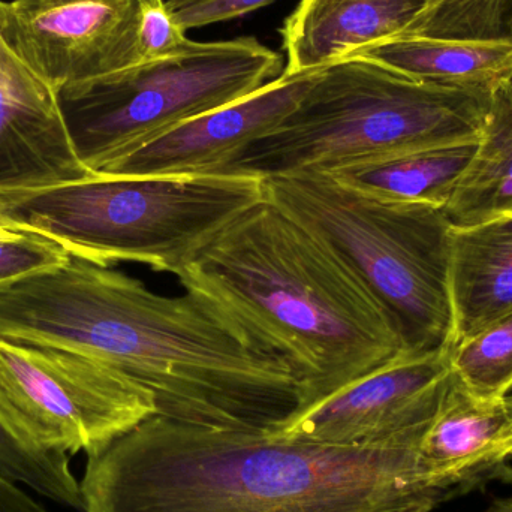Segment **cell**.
Wrapping results in <instances>:
<instances>
[{"label":"cell","mask_w":512,"mask_h":512,"mask_svg":"<svg viewBox=\"0 0 512 512\" xmlns=\"http://www.w3.org/2000/svg\"><path fill=\"white\" fill-rule=\"evenodd\" d=\"M0 474L39 495L77 511L84 510L83 493L71 471L68 454L38 450L18 441L0 423Z\"/></svg>","instance_id":"44dd1931"},{"label":"cell","mask_w":512,"mask_h":512,"mask_svg":"<svg viewBox=\"0 0 512 512\" xmlns=\"http://www.w3.org/2000/svg\"><path fill=\"white\" fill-rule=\"evenodd\" d=\"M0 337L93 358L192 426L265 432L300 403L286 360L206 298L158 294L81 256L0 288Z\"/></svg>","instance_id":"6da1fadb"},{"label":"cell","mask_w":512,"mask_h":512,"mask_svg":"<svg viewBox=\"0 0 512 512\" xmlns=\"http://www.w3.org/2000/svg\"><path fill=\"white\" fill-rule=\"evenodd\" d=\"M402 36L512 47V0H442Z\"/></svg>","instance_id":"d6986e66"},{"label":"cell","mask_w":512,"mask_h":512,"mask_svg":"<svg viewBox=\"0 0 512 512\" xmlns=\"http://www.w3.org/2000/svg\"><path fill=\"white\" fill-rule=\"evenodd\" d=\"M90 176L72 146L56 90L0 36V192Z\"/></svg>","instance_id":"7c38bea8"},{"label":"cell","mask_w":512,"mask_h":512,"mask_svg":"<svg viewBox=\"0 0 512 512\" xmlns=\"http://www.w3.org/2000/svg\"><path fill=\"white\" fill-rule=\"evenodd\" d=\"M493 92L418 83L363 57L321 69L285 122L228 174L334 173L432 147L480 141Z\"/></svg>","instance_id":"5b68a950"},{"label":"cell","mask_w":512,"mask_h":512,"mask_svg":"<svg viewBox=\"0 0 512 512\" xmlns=\"http://www.w3.org/2000/svg\"><path fill=\"white\" fill-rule=\"evenodd\" d=\"M271 2L273 0H165L167 8L186 32L234 20Z\"/></svg>","instance_id":"cb8c5ba5"},{"label":"cell","mask_w":512,"mask_h":512,"mask_svg":"<svg viewBox=\"0 0 512 512\" xmlns=\"http://www.w3.org/2000/svg\"><path fill=\"white\" fill-rule=\"evenodd\" d=\"M426 8V0H300L283 24V72L318 71L399 38Z\"/></svg>","instance_id":"5bb4252c"},{"label":"cell","mask_w":512,"mask_h":512,"mask_svg":"<svg viewBox=\"0 0 512 512\" xmlns=\"http://www.w3.org/2000/svg\"><path fill=\"white\" fill-rule=\"evenodd\" d=\"M318 71L285 74L252 95L171 129L96 174L185 177L228 174L237 159L276 131L298 107Z\"/></svg>","instance_id":"8fae6325"},{"label":"cell","mask_w":512,"mask_h":512,"mask_svg":"<svg viewBox=\"0 0 512 512\" xmlns=\"http://www.w3.org/2000/svg\"><path fill=\"white\" fill-rule=\"evenodd\" d=\"M403 512H424V511H403Z\"/></svg>","instance_id":"f546056e"},{"label":"cell","mask_w":512,"mask_h":512,"mask_svg":"<svg viewBox=\"0 0 512 512\" xmlns=\"http://www.w3.org/2000/svg\"><path fill=\"white\" fill-rule=\"evenodd\" d=\"M264 200V177L93 174L77 182L0 192V225L39 234L81 258L140 262L177 274Z\"/></svg>","instance_id":"277c9868"},{"label":"cell","mask_w":512,"mask_h":512,"mask_svg":"<svg viewBox=\"0 0 512 512\" xmlns=\"http://www.w3.org/2000/svg\"><path fill=\"white\" fill-rule=\"evenodd\" d=\"M430 474L454 498L495 481L512 484V414L505 399H480L451 372L444 397L421 439Z\"/></svg>","instance_id":"4fadbf2b"},{"label":"cell","mask_w":512,"mask_h":512,"mask_svg":"<svg viewBox=\"0 0 512 512\" xmlns=\"http://www.w3.org/2000/svg\"><path fill=\"white\" fill-rule=\"evenodd\" d=\"M442 210L454 228L512 215V78L493 92L477 150Z\"/></svg>","instance_id":"e0dca14e"},{"label":"cell","mask_w":512,"mask_h":512,"mask_svg":"<svg viewBox=\"0 0 512 512\" xmlns=\"http://www.w3.org/2000/svg\"><path fill=\"white\" fill-rule=\"evenodd\" d=\"M264 198L334 252L393 319L408 355L453 346L441 207L358 191L325 173L265 177Z\"/></svg>","instance_id":"8992f818"},{"label":"cell","mask_w":512,"mask_h":512,"mask_svg":"<svg viewBox=\"0 0 512 512\" xmlns=\"http://www.w3.org/2000/svg\"><path fill=\"white\" fill-rule=\"evenodd\" d=\"M451 372L480 399L512 391V313L451 348Z\"/></svg>","instance_id":"ffe728a7"},{"label":"cell","mask_w":512,"mask_h":512,"mask_svg":"<svg viewBox=\"0 0 512 512\" xmlns=\"http://www.w3.org/2000/svg\"><path fill=\"white\" fill-rule=\"evenodd\" d=\"M282 57L252 36L192 42L174 59L140 63L57 92L69 138L92 174L195 117L282 75Z\"/></svg>","instance_id":"52a82bcc"},{"label":"cell","mask_w":512,"mask_h":512,"mask_svg":"<svg viewBox=\"0 0 512 512\" xmlns=\"http://www.w3.org/2000/svg\"><path fill=\"white\" fill-rule=\"evenodd\" d=\"M427 2V8H430V6L438 5L439 2H442V0H426Z\"/></svg>","instance_id":"83f0119b"},{"label":"cell","mask_w":512,"mask_h":512,"mask_svg":"<svg viewBox=\"0 0 512 512\" xmlns=\"http://www.w3.org/2000/svg\"><path fill=\"white\" fill-rule=\"evenodd\" d=\"M20 231L9 230V228L0 225V240L11 239V237L17 236Z\"/></svg>","instance_id":"4316f807"},{"label":"cell","mask_w":512,"mask_h":512,"mask_svg":"<svg viewBox=\"0 0 512 512\" xmlns=\"http://www.w3.org/2000/svg\"><path fill=\"white\" fill-rule=\"evenodd\" d=\"M0 512H50L30 498L18 483L0 474Z\"/></svg>","instance_id":"d4e9b609"},{"label":"cell","mask_w":512,"mask_h":512,"mask_svg":"<svg viewBox=\"0 0 512 512\" xmlns=\"http://www.w3.org/2000/svg\"><path fill=\"white\" fill-rule=\"evenodd\" d=\"M144 0H0V36L56 92L137 65Z\"/></svg>","instance_id":"9c48e42d"},{"label":"cell","mask_w":512,"mask_h":512,"mask_svg":"<svg viewBox=\"0 0 512 512\" xmlns=\"http://www.w3.org/2000/svg\"><path fill=\"white\" fill-rule=\"evenodd\" d=\"M158 415L155 396L86 355L0 337V423L29 447L98 456Z\"/></svg>","instance_id":"ba28073f"},{"label":"cell","mask_w":512,"mask_h":512,"mask_svg":"<svg viewBox=\"0 0 512 512\" xmlns=\"http://www.w3.org/2000/svg\"><path fill=\"white\" fill-rule=\"evenodd\" d=\"M483 512H512V496H510V498L496 499V501Z\"/></svg>","instance_id":"484cf974"},{"label":"cell","mask_w":512,"mask_h":512,"mask_svg":"<svg viewBox=\"0 0 512 512\" xmlns=\"http://www.w3.org/2000/svg\"><path fill=\"white\" fill-rule=\"evenodd\" d=\"M69 256L62 246L39 234L20 231L11 239L0 240V288L60 267Z\"/></svg>","instance_id":"7402d4cb"},{"label":"cell","mask_w":512,"mask_h":512,"mask_svg":"<svg viewBox=\"0 0 512 512\" xmlns=\"http://www.w3.org/2000/svg\"><path fill=\"white\" fill-rule=\"evenodd\" d=\"M448 285L453 345L512 313V215L453 227Z\"/></svg>","instance_id":"9a60e30c"},{"label":"cell","mask_w":512,"mask_h":512,"mask_svg":"<svg viewBox=\"0 0 512 512\" xmlns=\"http://www.w3.org/2000/svg\"><path fill=\"white\" fill-rule=\"evenodd\" d=\"M418 83L495 92L512 78V47L400 36L352 54ZM349 56V57H352Z\"/></svg>","instance_id":"2e32d148"},{"label":"cell","mask_w":512,"mask_h":512,"mask_svg":"<svg viewBox=\"0 0 512 512\" xmlns=\"http://www.w3.org/2000/svg\"><path fill=\"white\" fill-rule=\"evenodd\" d=\"M507 402H508V406H510V411L512 414V394H510V396H507Z\"/></svg>","instance_id":"f1b7e54d"},{"label":"cell","mask_w":512,"mask_h":512,"mask_svg":"<svg viewBox=\"0 0 512 512\" xmlns=\"http://www.w3.org/2000/svg\"><path fill=\"white\" fill-rule=\"evenodd\" d=\"M427 427L321 445L153 415L87 457L84 512H430L454 496L421 457Z\"/></svg>","instance_id":"7a4b0ae2"},{"label":"cell","mask_w":512,"mask_h":512,"mask_svg":"<svg viewBox=\"0 0 512 512\" xmlns=\"http://www.w3.org/2000/svg\"><path fill=\"white\" fill-rule=\"evenodd\" d=\"M176 276L286 360L295 411L406 354L393 319L342 259L265 198Z\"/></svg>","instance_id":"3957f363"},{"label":"cell","mask_w":512,"mask_h":512,"mask_svg":"<svg viewBox=\"0 0 512 512\" xmlns=\"http://www.w3.org/2000/svg\"><path fill=\"white\" fill-rule=\"evenodd\" d=\"M478 143L480 141L417 150L325 174L384 200L430 204L444 209Z\"/></svg>","instance_id":"ac0fdd59"},{"label":"cell","mask_w":512,"mask_h":512,"mask_svg":"<svg viewBox=\"0 0 512 512\" xmlns=\"http://www.w3.org/2000/svg\"><path fill=\"white\" fill-rule=\"evenodd\" d=\"M451 348L402 355L325 399L292 412L270 438L364 445L426 429L451 379Z\"/></svg>","instance_id":"30bf717a"},{"label":"cell","mask_w":512,"mask_h":512,"mask_svg":"<svg viewBox=\"0 0 512 512\" xmlns=\"http://www.w3.org/2000/svg\"><path fill=\"white\" fill-rule=\"evenodd\" d=\"M192 42L165 0H144L138 29L137 65L182 56L189 51Z\"/></svg>","instance_id":"603a6c76"}]
</instances>
